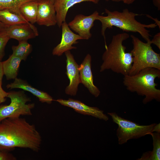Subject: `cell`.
Returning a JSON list of instances; mask_svg holds the SVG:
<instances>
[{
  "mask_svg": "<svg viewBox=\"0 0 160 160\" xmlns=\"http://www.w3.org/2000/svg\"><path fill=\"white\" fill-rule=\"evenodd\" d=\"M106 16L97 15L96 20L101 23V33L103 36L105 42V47L107 46L105 41V32L107 28H112L113 26L118 28L122 31L128 32L138 33L147 42L151 41V35L150 31L146 28H153L157 26L155 23L145 24L138 21L135 17L140 15L129 11L127 8L122 12L111 11L105 9Z\"/></svg>",
  "mask_w": 160,
  "mask_h": 160,
  "instance_id": "2",
  "label": "cell"
},
{
  "mask_svg": "<svg viewBox=\"0 0 160 160\" xmlns=\"http://www.w3.org/2000/svg\"><path fill=\"white\" fill-rule=\"evenodd\" d=\"M50 1L52 3L54 4L55 0H50Z\"/></svg>",
  "mask_w": 160,
  "mask_h": 160,
  "instance_id": "34",
  "label": "cell"
},
{
  "mask_svg": "<svg viewBox=\"0 0 160 160\" xmlns=\"http://www.w3.org/2000/svg\"><path fill=\"white\" fill-rule=\"evenodd\" d=\"M9 39L5 30L0 32V61L4 56L5 48Z\"/></svg>",
  "mask_w": 160,
  "mask_h": 160,
  "instance_id": "23",
  "label": "cell"
},
{
  "mask_svg": "<svg viewBox=\"0 0 160 160\" xmlns=\"http://www.w3.org/2000/svg\"><path fill=\"white\" fill-rule=\"evenodd\" d=\"M22 60L20 58L12 54L7 59L2 62L4 74L7 80L15 79L17 78Z\"/></svg>",
  "mask_w": 160,
  "mask_h": 160,
  "instance_id": "17",
  "label": "cell"
},
{
  "mask_svg": "<svg viewBox=\"0 0 160 160\" xmlns=\"http://www.w3.org/2000/svg\"><path fill=\"white\" fill-rule=\"evenodd\" d=\"M12 54L20 58L22 60H25L32 51V46L27 40L19 41L17 46L12 47Z\"/></svg>",
  "mask_w": 160,
  "mask_h": 160,
  "instance_id": "21",
  "label": "cell"
},
{
  "mask_svg": "<svg viewBox=\"0 0 160 160\" xmlns=\"http://www.w3.org/2000/svg\"><path fill=\"white\" fill-rule=\"evenodd\" d=\"M136 0H121L124 3L127 4H130L133 3Z\"/></svg>",
  "mask_w": 160,
  "mask_h": 160,
  "instance_id": "31",
  "label": "cell"
},
{
  "mask_svg": "<svg viewBox=\"0 0 160 160\" xmlns=\"http://www.w3.org/2000/svg\"><path fill=\"white\" fill-rule=\"evenodd\" d=\"M41 137L34 124L20 117L5 119L0 122V151L15 148L39 151Z\"/></svg>",
  "mask_w": 160,
  "mask_h": 160,
  "instance_id": "1",
  "label": "cell"
},
{
  "mask_svg": "<svg viewBox=\"0 0 160 160\" xmlns=\"http://www.w3.org/2000/svg\"><path fill=\"white\" fill-rule=\"evenodd\" d=\"M130 37L133 44L130 52L133 61L128 75H135L147 68L160 70V55L153 50L151 41L145 43L133 35H131Z\"/></svg>",
  "mask_w": 160,
  "mask_h": 160,
  "instance_id": "5",
  "label": "cell"
},
{
  "mask_svg": "<svg viewBox=\"0 0 160 160\" xmlns=\"http://www.w3.org/2000/svg\"><path fill=\"white\" fill-rule=\"evenodd\" d=\"M44 0H0V10L8 9L22 16L20 12L19 8L23 4L31 1H41Z\"/></svg>",
  "mask_w": 160,
  "mask_h": 160,
  "instance_id": "22",
  "label": "cell"
},
{
  "mask_svg": "<svg viewBox=\"0 0 160 160\" xmlns=\"http://www.w3.org/2000/svg\"><path fill=\"white\" fill-rule=\"evenodd\" d=\"M10 38L18 41L35 38L39 35L36 28L31 23H23L8 26L5 30Z\"/></svg>",
  "mask_w": 160,
  "mask_h": 160,
  "instance_id": "14",
  "label": "cell"
},
{
  "mask_svg": "<svg viewBox=\"0 0 160 160\" xmlns=\"http://www.w3.org/2000/svg\"><path fill=\"white\" fill-rule=\"evenodd\" d=\"M129 37L126 33L113 35L111 43L105 47L103 54V62L100 71L111 70L113 72L124 76L128 75L132 67L133 58L131 52L126 51V47L123 42Z\"/></svg>",
  "mask_w": 160,
  "mask_h": 160,
  "instance_id": "3",
  "label": "cell"
},
{
  "mask_svg": "<svg viewBox=\"0 0 160 160\" xmlns=\"http://www.w3.org/2000/svg\"><path fill=\"white\" fill-rule=\"evenodd\" d=\"M146 16L149 18H150L151 19L153 20L155 22V23L157 25L160 29V21H159L157 18H154L150 15H146Z\"/></svg>",
  "mask_w": 160,
  "mask_h": 160,
  "instance_id": "27",
  "label": "cell"
},
{
  "mask_svg": "<svg viewBox=\"0 0 160 160\" xmlns=\"http://www.w3.org/2000/svg\"><path fill=\"white\" fill-rule=\"evenodd\" d=\"M66 57V74L69 80V84L65 89V92L68 95L75 96L80 83L79 65L75 60L70 50L65 52Z\"/></svg>",
  "mask_w": 160,
  "mask_h": 160,
  "instance_id": "9",
  "label": "cell"
},
{
  "mask_svg": "<svg viewBox=\"0 0 160 160\" xmlns=\"http://www.w3.org/2000/svg\"><path fill=\"white\" fill-rule=\"evenodd\" d=\"M5 150L0 151V160H16L17 159L12 154Z\"/></svg>",
  "mask_w": 160,
  "mask_h": 160,
  "instance_id": "25",
  "label": "cell"
},
{
  "mask_svg": "<svg viewBox=\"0 0 160 160\" xmlns=\"http://www.w3.org/2000/svg\"><path fill=\"white\" fill-rule=\"evenodd\" d=\"M9 26L7 25L0 21V32L4 31Z\"/></svg>",
  "mask_w": 160,
  "mask_h": 160,
  "instance_id": "30",
  "label": "cell"
},
{
  "mask_svg": "<svg viewBox=\"0 0 160 160\" xmlns=\"http://www.w3.org/2000/svg\"><path fill=\"white\" fill-rule=\"evenodd\" d=\"M108 114L111 117L113 122L118 126L116 135L118 144L120 145L127 143L131 139L151 135L154 132V127L156 124L141 125L122 118L115 112H108Z\"/></svg>",
  "mask_w": 160,
  "mask_h": 160,
  "instance_id": "6",
  "label": "cell"
},
{
  "mask_svg": "<svg viewBox=\"0 0 160 160\" xmlns=\"http://www.w3.org/2000/svg\"><path fill=\"white\" fill-rule=\"evenodd\" d=\"M94 1V4H97L99 2L100 0H93Z\"/></svg>",
  "mask_w": 160,
  "mask_h": 160,
  "instance_id": "33",
  "label": "cell"
},
{
  "mask_svg": "<svg viewBox=\"0 0 160 160\" xmlns=\"http://www.w3.org/2000/svg\"><path fill=\"white\" fill-rule=\"evenodd\" d=\"M157 78H160V70L147 68L135 75L124 76L123 84L130 92L145 96L143 103L146 104L154 100L160 101V90L156 88L155 81Z\"/></svg>",
  "mask_w": 160,
  "mask_h": 160,
  "instance_id": "4",
  "label": "cell"
},
{
  "mask_svg": "<svg viewBox=\"0 0 160 160\" xmlns=\"http://www.w3.org/2000/svg\"><path fill=\"white\" fill-rule=\"evenodd\" d=\"M94 3L93 0H55L54 5L56 11L57 23L59 28L63 22L66 21V17L69 9L74 5L83 2Z\"/></svg>",
  "mask_w": 160,
  "mask_h": 160,
  "instance_id": "16",
  "label": "cell"
},
{
  "mask_svg": "<svg viewBox=\"0 0 160 160\" xmlns=\"http://www.w3.org/2000/svg\"><path fill=\"white\" fill-rule=\"evenodd\" d=\"M106 1H112L115 2H119L121 1V0H105Z\"/></svg>",
  "mask_w": 160,
  "mask_h": 160,
  "instance_id": "32",
  "label": "cell"
},
{
  "mask_svg": "<svg viewBox=\"0 0 160 160\" xmlns=\"http://www.w3.org/2000/svg\"><path fill=\"white\" fill-rule=\"evenodd\" d=\"M154 132L160 133V124H156L154 129Z\"/></svg>",
  "mask_w": 160,
  "mask_h": 160,
  "instance_id": "29",
  "label": "cell"
},
{
  "mask_svg": "<svg viewBox=\"0 0 160 160\" xmlns=\"http://www.w3.org/2000/svg\"><path fill=\"white\" fill-rule=\"evenodd\" d=\"M6 87L11 89L18 88L31 93L37 97L41 103L50 104L54 100L52 97L46 92L38 89L33 87L25 81L17 78L13 82L8 84Z\"/></svg>",
  "mask_w": 160,
  "mask_h": 160,
  "instance_id": "15",
  "label": "cell"
},
{
  "mask_svg": "<svg viewBox=\"0 0 160 160\" xmlns=\"http://www.w3.org/2000/svg\"><path fill=\"white\" fill-rule=\"evenodd\" d=\"M92 57L87 54L80 65L79 71L80 83L88 89L91 94L96 97L100 95V92L93 83V76L91 69Z\"/></svg>",
  "mask_w": 160,
  "mask_h": 160,
  "instance_id": "12",
  "label": "cell"
},
{
  "mask_svg": "<svg viewBox=\"0 0 160 160\" xmlns=\"http://www.w3.org/2000/svg\"><path fill=\"white\" fill-rule=\"evenodd\" d=\"M36 23L39 25L49 27L57 23L56 11L54 4L50 0L39 2Z\"/></svg>",
  "mask_w": 160,
  "mask_h": 160,
  "instance_id": "13",
  "label": "cell"
},
{
  "mask_svg": "<svg viewBox=\"0 0 160 160\" xmlns=\"http://www.w3.org/2000/svg\"><path fill=\"white\" fill-rule=\"evenodd\" d=\"M0 21L10 26L23 23H30L22 16L7 9L0 10Z\"/></svg>",
  "mask_w": 160,
  "mask_h": 160,
  "instance_id": "19",
  "label": "cell"
},
{
  "mask_svg": "<svg viewBox=\"0 0 160 160\" xmlns=\"http://www.w3.org/2000/svg\"><path fill=\"white\" fill-rule=\"evenodd\" d=\"M39 2L28 1L22 4L19 8L22 15L28 22L32 24L36 23L38 6Z\"/></svg>",
  "mask_w": 160,
  "mask_h": 160,
  "instance_id": "18",
  "label": "cell"
},
{
  "mask_svg": "<svg viewBox=\"0 0 160 160\" xmlns=\"http://www.w3.org/2000/svg\"><path fill=\"white\" fill-rule=\"evenodd\" d=\"M56 101L62 105L73 108L76 112L81 114L91 116L105 121L109 119L108 116L104 113L103 111L96 107L87 105L80 101L71 98L68 100L60 99Z\"/></svg>",
  "mask_w": 160,
  "mask_h": 160,
  "instance_id": "10",
  "label": "cell"
},
{
  "mask_svg": "<svg viewBox=\"0 0 160 160\" xmlns=\"http://www.w3.org/2000/svg\"><path fill=\"white\" fill-rule=\"evenodd\" d=\"M61 27L62 29L61 41L54 48L52 52L53 55L59 56L66 51L76 49V47L73 45L77 43L78 40L83 39L79 35L72 31L66 21L62 23Z\"/></svg>",
  "mask_w": 160,
  "mask_h": 160,
  "instance_id": "11",
  "label": "cell"
},
{
  "mask_svg": "<svg viewBox=\"0 0 160 160\" xmlns=\"http://www.w3.org/2000/svg\"><path fill=\"white\" fill-rule=\"evenodd\" d=\"M7 97L10 99V104L0 105V122L7 118L32 115L31 110L34 107L35 104L27 103L31 99L23 91L9 92Z\"/></svg>",
  "mask_w": 160,
  "mask_h": 160,
  "instance_id": "7",
  "label": "cell"
},
{
  "mask_svg": "<svg viewBox=\"0 0 160 160\" xmlns=\"http://www.w3.org/2000/svg\"><path fill=\"white\" fill-rule=\"evenodd\" d=\"M153 138V149L152 151L144 152L137 160H160V133L153 132L151 135Z\"/></svg>",
  "mask_w": 160,
  "mask_h": 160,
  "instance_id": "20",
  "label": "cell"
},
{
  "mask_svg": "<svg viewBox=\"0 0 160 160\" xmlns=\"http://www.w3.org/2000/svg\"><path fill=\"white\" fill-rule=\"evenodd\" d=\"M151 44H153L156 46L160 49V33H158L153 37L151 40Z\"/></svg>",
  "mask_w": 160,
  "mask_h": 160,
  "instance_id": "26",
  "label": "cell"
},
{
  "mask_svg": "<svg viewBox=\"0 0 160 160\" xmlns=\"http://www.w3.org/2000/svg\"><path fill=\"white\" fill-rule=\"evenodd\" d=\"M154 6L157 8L158 10H160V0H153Z\"/></svg>",
  "mask_w": 160,
  "mask_h": 160,
  "instance_id": "28",
  "label": "cell"
},
{
  "mask_svg": "<svg viewBox=\"0 0 160 160\" xmlns=\"http://www.w3.org/2000/svg\"><path fill=\"white\" fill-rule=\"evenodd\" d=\"M99 15L97 11L91 15L83 14L76 15L68 25L70 28L77 33L83 39L88 40L92 36L90 30L94 25V22Z\"/></svg>",
  "mask_w": 160,
  "mask_h": 160,
  "instance_id": "8",
  "label": "cell"
},
{
  "mask_svg": "<svg viewBox=\"0 0 160 160\" xmlns=\"http://www.w3.org/2000/svg\"><path fill=\"white\" fill-rule=\"evenodd\" d=\"M4 75L2 65V62L0 61V104L5 102L7 97L8 92L5 91L2 87V80Z\"/></svg>",
  "mask_w": 160,
  "mask_h": 160,
  "instance_id": "24",
  "label": "cell"
}]
</instances>
